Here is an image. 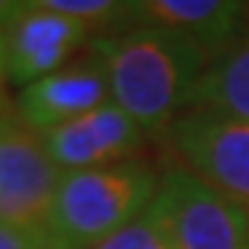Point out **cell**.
<instances>
[{
  "mask_svg": "<svg viewBox=\"0 0 249 249\" xmlns=\"http://www.w3.org/2000/svg\"><path fill=\"white\" fill-rule=\"evenodd\" d=\"M89 50L108 72L111 103L155 142L188 108L208 67L186 36L147 22L114 36H94Z\"/></svg>",
  "mask_w": 249,
  "mask_h": 249,
  "instance_id": "1",
  "label": "cell"
},
{
  "mask_svg": "<svg viewBox=\"0 0 249 249\" xmlns=\"http://www.w3.org/2000/svg\"><path fill=\"white\" fill-rule=\"evenodd\" d=\"M160 172L136 158L97 169L64 172L45 230L55 249H91L150 208Z\"/></svg>",
  "mask_w": 249,
  "mask_h": 249,
  "instance_id": "2",
  "label": "cell"
},
{
  "mask_svg": "<svg viewBox=\"0 0 249 249\" xmlns=\"http://www.w3.org/2000/svg\"><path fill=\"white\" fill-rule=\"evenodd\" d=\"M147 216L172 249H249V213L175 160L160 172Z\"/></svg>",
  "mask_w": 249,
  "mask_h": 249,
  "instance_id": "3",
  "label": "cell"
},
{
  "mask_svg": "<svg viewBox=\"0 0 249 249\" xmlns=\"http://www.w3.org/2000/svg\"><path fill=\"white\" fill-rule=\"evenodd\" d=\"M158 144L175 155V163L249 213V122L188 108Z\"/></svg>",
  "mask_w": 249,
  "mask_h": 249,
  "instance_id": "4",
  "label": "cell"
},
{
  "mask_svg": "<svg viewBox=\"0 0 249 249\" xmlns=\"http://www.w3.org/2000/svg\"><path fill=\"white\" fill-rule=\"evenodd\" d=\"M61 178L42 136L19 119L17 108H6L0 119V222L45 224Z\"/></svg>",
  "mask_w": 249,
  "mask_h": 249,
  "instance_id": "5",
  "label": "cell"
},
{
  "mask_svg": "<svg viewBox=\"0 0 249 249\" xmlns=\"http://www.w3.org/2000/svg\"><path fill=\"white\" fill-rule=\"evenodd\" d=\"M91 39L94 36L83 22L47 9L45 0H31L6 31L9 83L25 89L53 75Z\"/></svg>",
  "mask_w": 249,
  "mask_h": 249,
  "instance_id": "6",
  "label": "cell"
},
{
  "mask_svg": "<svg viewBox=\"0 0 249 249\" xmlns=\"http://www.w3.org/2000/svg\"><path fill=\"white\" fill-rule=\"evenodd\" d=\"M39 136L61 172L97 169L144 158L150 142L142 127L114 103Z\"/></svg>",
  "mask_w": 249,
  "mask_h": 249,
  "instance_id": "7",
  "label": "cell"
},
{
  "mask_svg": "<svg viewBox=\"0 0 249 249\" xmlns=\"http://www.w3.org/2000/svg\"><path fill=\"white\" fill-rule=\"evenodd\" d=\"M108 103H111L108 72L86 45V55L19 91L17 114L31 130L47 133Z\"/></svg>",
  "mask_w": 249,
  "mask_h": 249,
  "instance_id": "8",
  "label": "cell"
},
{
  "mask_svg": "<svg viewBox=\"0 0 249 249\" xmlns=\"http://www.w3.org/2000/svg\"><path fill=\"white\" fill-rule=\"evenodd\" d=\"M249 3L238 0H144L133 3V25H160L186 36L211 64L249 36Z\"/></svg>",
  "mask_w": 249,
  "mask_h": 249,
  "instance_id": "9",
  "label": "cell"
},
{
  "mask_svg": "<svg viewBox=\"0 0 249 249\" xmlns=\"http://www.w3.org/2000/svg\"><path fill=\"white\" fill-rule=\"evenodd\" d=\"M188 108L249 122V36L205 67Z\"/></svg>",
  "mask_w": 249,
  "mask_h": 249,
  "instance_id": "10",
  "label": "cell"
},
{
  "mask_svg": "<svg viewBox=\"0 0 249 249\" xmlns=\"http://www.w3.org/2000/svg\"><path fill=\"white\" fill-rule=\"evenodd\" d=\"M47 9L78 19L91 31V36H114L133 28V3L119 0H45Z\"/></svg>",
  "mask_w": 249,
  "mask_h": 249,
  "instance_id": "11",
  "label": "cell"
},
{
  "mask_svg": "<svg viewBox=\"0 0 249 249\" xmlns=\"http://www.w3.org/2000/svg\"><path fill=\"white\" fill-rule=\"evenodd\" d=\"M91 249H172V247L169 241L163 238V232L158 230V224L144 211L136 222H130L114 235H108L106 241H100L97 247Z\"/></svg>",
  "mask_w": 249,
  "mask_h": 249,
  "instance_id": "12",
  "label": "cell"
},
{
  "mask_svg": "<svg viewBox=\"0 0 249 249\" xmlns=\"http://www.w3.org/2000/svg\"><path fill=\"white\" fill-rule=\"evenodd\" d=\"M0 249H55L45 224L39 227H17L0 222Z\"/></svg>",
  "mask_w": 249,
  "mask_h": 249,
  "instance_id": "13",
  "label": "cell"
},
{
  "mask_svg": "<svg viewBox=\"0 0 249 249\" xmlns=\"http://www.w3.org/2000/svg\"><path fill=\"white\" fill-rule=\"evenodd\" d=\"M22 9H25V3H19V0H0V34L3 36L11 28V22L22 14Z\"/></svg>",
  "mask_w": 249,
  "mask_h": 249,
  "instance_id": "14",
  "label": "cell"
},
{
  "mask_svg": "<svg viewBox=\"0 0 249 249\" xmlns=\"http://www.w3.org/2000/svg\"><path fill=\"white\" fill-rule=\"evenodd\" d=\"M6 83H9V67H6V36L0 34V111L11 108L6 103Z\"/></svg>",
  "mask_w": 249,
  "mask_h": 249,
  "instance_id": "15",
  "label": "cell"
},
{
  "mask_svg": "<svg viewBox=\"0 0 249 249\" xmlns=\"http://www.w3.org/2000/svg\"><path fill=\"white\" fill-rule=\"evenodd\" d=\"M247 19H249V14H247Z\"/></svg>",
  "mask_w": 249,
  "mask_h": 249,
  "instance_id": "16",
  "label": "cell"
}]
</instances>
